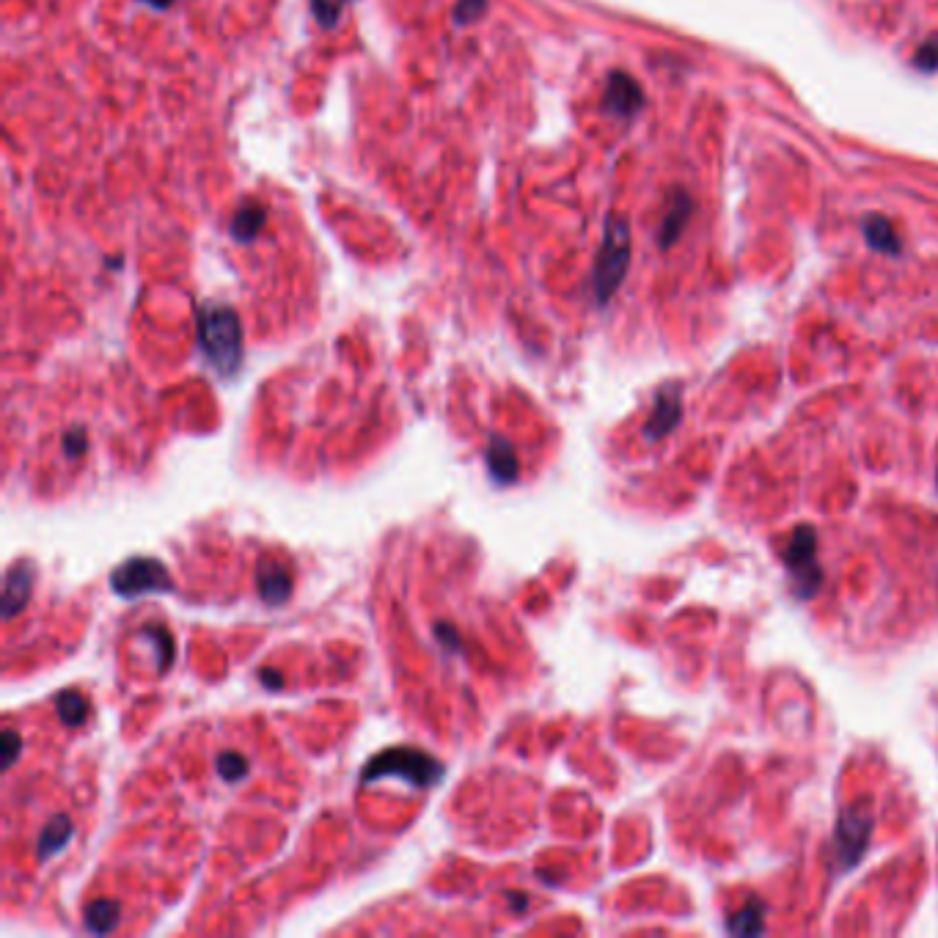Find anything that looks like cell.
<instances>
[{
	"mask_svg": "<svg viewBox=\"0 0 938 938\" xmlns=\"http://www.w3.org/2000/svg\"><path fill=\"white\" fill-rule=\"evenodd\" d=\"M729 930H735V933H760L762 930V908L757 903H751L746 911H740L732 922H729Z\"/></svg>",
	"mask_w": 938,
	"mask_h": 938,
	"instance_id": "14",
	"label": "cell"
},
{
	"mask_svg": "<svg viewBox=\"0 0 938 938\" xmlns=\"http://www.w3.org/2000/svg\"><path fill=\"white\" fill-rule=\"evenodd\" d=\"M149 3H155V6H166L168 0H149Z\"/></svg>",
	"mask_w": 938,
	"mask_h": 938,
	"instance_id": "21",
	"label": "cell"
},
{
	"mask_svg": "<svg viewBox=\"0 0 938 938\" xmlns=\"http://www.w3.org/2000/svg\"><path fill=\"white\" fill-rule=\"evenodd\" d=\"M28 592H31V570L28 567H14L9 578H6V597H3L6 617H14L23 608Z\"/></svg>",
	"mask_w": 938,
	"mask_h": 938,
	"instance_id": "11",
	"label": "cell"
},
{
	"mask_svg": "<svg viewBox=\"0 0 938 938\" xmlns=\"http://www.w3.org/2000/svg\"><path fill=\"white\" fill-rule=\"evenodd\" d=\"M86 922H89L91 930H97V933H105V930H111L113 922H116V905L94 903L89 908V916H86Z\"/></svg>",
	"mask_w": 938,
	"mask_h": 938,
	"instance_id": "15",
	"label": "cell"
},
{
	"mask_svg": "<svg viewBox=\"0 0 938 938\" xmlns=\"http://www.w3.org/2000/svg\"><path fill=\"white\" fill-rule=\"evenodd\" d=\"M347 3H350V0H311V9H314V14H317V20H320L322 25H333L339 20V14H342V9Z\"/></svg>",
	"mask_w": 938,
	"mask_h": 938,
	"instance_id": "17",
	"label": "cell"
},
{
	"mask_svg": "<svg viewBox=\"0 0 938 938\" xmlns=\"http://www.w3.org/2000/svg\"><path fill=\"white\" fill-rule=\"evenodd\" d=\"M113 589L124 597L141 595V592H155V589H171V578L163 570V564L152 562V559H135L119 567L113 573Z\"/></svg>",
	"mask_w": 938,
	"mask_h": 938,
	"instance_id": "4",
	"label": "cell"
},
{
	"mask_svg": "<svg viewBox=\"0 0 938 938\" xmlns=\"http://www.w3.org/2000/svg\"><path fill=\"white\" fill-rule=\"evenodd\" d=\"M259 586H262V597L267 603H281L289 595V575L287 570H281L278 564H267L259 573Z\"/></svg>",
	"mask_w": 938,
	"mask_h": 938,
	"instance_id": "12",
	"label": "cell"
},
{
	"mask_svg": "<svg viewBox=\"0 0 938 938\" xmlns=\"http://www.w3.org/2000/svg\"><path fill=\"white\" fill-rule=\"evenodd\" d=\"M199 342L212 364L223 372H232L243 355V333L237 314L226 306H204L199 311Z\"/></svg>",
	"mask_w": 938,
	"mask_h": 938,
	"instance_id": "1",
	"label": "cell"
},
{
	"mask_svg": "<svg viewBox=\"0 0 938 938\" xmlns=\"http://www.w3.org/2000/svg\"><path fill=\"white\" fill-rule=\"evenodd\" d=\"M784 559H787V567L798 575V581L801 584L809 586V592H812V586H815V578H809V570H815V531L812 529H798L793 534V540L787 545V551H784Z\"/></svg>",
	"mask_w": 938,
	"mask_h": 938,
	"instance_id": "6",
	"label": "cell"
},
{
	"mask_svg": "<svg viewBox=\"0 0 938 938\" xmlns=\"http://www.w3.org/2000/svg\"><path fill=\"white\" fill-rule=\"evenodd\" d=\"M218 771L223 773V779L234 782V779H240V776L248 773V762H245V757H240V754L226 751V754L221 757V762H218Z\"/></svg>",
	"mask_w": 938,
	"mask_h": 938,
	"instance_id": "18",
	"label": "cell"
},
{
	"mask_svg": "<svg viewBox=\"0 0 938 938\" xmlns=\"http://www.w3.org/2000/svg\"><path fill=\"white\" fill-rule=\"evenodd\" d=\"M680 419V397H677V391H663L655 399V413H652L650 424H647V435L650 438H661L666 432H672V427Z\"/></svg>",
	"mask_w": 938,
	"mask_h": 938,
	"instance_id": "9",
	"label": "cell"
},
{
	"mask_svg": "<svg viewBox=\"0 0 938 938\" xmlns=\"http://www.w3.org/2000/svg\"><path fill=\"white\" fill-rule=\"evenodd\" d=\"M870 839V815L864 809H850L842 815L837 828V853L842 864H853L859 859Z\"/></svg>",
	"mask_w": 938,
	"mask_h": 938,
	"instance_id": "5",
	"label": "cell"
},
{
	"mask_svg": "<svg viewBox=\"0 0 938 938\" xmlns=\"http://www.w3.org/2000/svg\"><path fill=\"white\" fill-rule=\"evenodd\" d=\"M914 64L922 69V72H936V69H938V36H930V39H925V42H922V47L916 50Z\"/></svg>",
	"mask_w": 938,
	"mask_h": 938,
	"instance_id": "16",
	"label": "cell"
},
{
	"mask_svg": "<svg viewBox=\"0 0 938 938\" xmlns=\"http://www.w3.org/2000/svg\"><path fill=\"white\" fill-rule=\"evenodd\" d=\"M265 221V212L259 210V207H245V210L237 212V218H234L232 232L234 237H240V240H251L256 234V229L262 226Z\"/></svg>",
	"mask_w": 938,
	"mask_h": 938,
	"instance_id": "13",
	"label": "cell"
},
{
	"mask_svg": "<svg viewBox=\"0 0 938 938\" xmlns=\"http://www.w3.org/2000/svg\"><path fill=\"white\" fill-rule=\"evenodd\" d=\"M482 9H485V0H460V9H457V20L468 23V20L479 17V14H482Z\"/></svg>",
	"mask_w": 938,
	"mask_h": 938,
	"instance_id": "20",
	"label": "cell"
},
{
	"mask_svg": "<svg viewBox=\"0 0 938 938\" xmlns=\"http://www.w3.org/2000/svg\"><path fill=\"white\" fill-rule=\"evenodd\" d=\"M641 105H644V94H641L639 83L630 78V75L614 72V75L608 78L606 86L608 111L617 113V116H630V113L639 111Z\"/></svg>",
	"mask_w": 938,
	"mask_h": 938,
	"instance_id": "7",
	"label": "cell"
},
{
	"mask_svg": "<svg viewBox=\"0 0 938 938\" xmlns=\"http://www.w3.org/2000/svg\"><path fill=\"white\" fill-rule=\"evenodd\" d=\"M864 237H867L870 248L881 251V254H897V251H900L897 229H894L886 218H881V215H870V218L864 221Z\"/></svg>",
	"mask_w": 938,
	"mask_h": 938,
	"instance_id": "10",
	"label": "cell"
},
{
	"mask_svg": "<svg viewBox=\"0 0 938 938\" xmlns=\"http://www.w3.org/2000/svg\"><path fill=\"white\" fill-rule=\"evenodd\" d=\"M441 773V765L432 757H427V754H421V751L391 749L386 754H380L377 760H372V765L364 771V782H372V779H380V776H402L410 784L427 787Z\"/></svg>",
	"mask_w": 938,
	"mask_h": 938,
	"instance_id": "3",
	"label": "cell"
},
{
	"mask_svg": "<svg viewBox=\"0 0 938 938\" xmlns=\"http://www.w3.org/2000/svg\"><path fill=\"white\" fill-rule=\"evenodd\" d=\"M691 212H694V201L691 196L685 193V190H677L674 193L672 204H669V210L663 215L661 223V245L663 248H669V245L677 243V237L683 234L685 223L691 221Z\"/></svg>",
	"mask_w": 938,
	"mask_h": 938,
	"instance_id": "8",
	"label": "cell"
},
{
	"mask_svg": "<svg viewBox=\"0 0 938 938\" xmlns=\"http://www.w3.org/2000/svg\"><path fill=\"white\" fill-rule=\"evenodd\" d=\"M630 262V229L628 223L622 218H611L606 226V237L600 245V254H597L595 265V292L600 303H606L617 287L622 284V278L628 273Z\"/></svg>",
	"mask_w": 938,
	"mask_h": 938,
	"instance_id": "2",
	"label": "cell"
},
{
	"mask_svg": "<svg viewBox=\"0 0 938 938\" xmlns=\"http://www.w3.org/2000/svg\"><path fill=\"white\" fill-rule=\"evenodd\" d=\"M58 707H61V716L67 718L69 724H80L83 716H86V702L78 694H61Z\"/></svg>",
	"mask_w": 938,
	"mask_h": 938,
	"instance_id": "19",
	"label": "cell"
}]
</instances>
